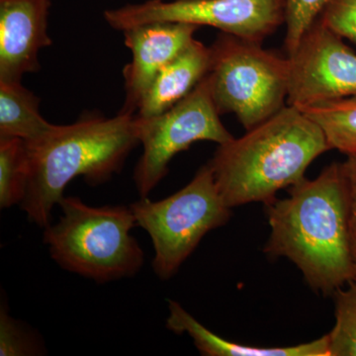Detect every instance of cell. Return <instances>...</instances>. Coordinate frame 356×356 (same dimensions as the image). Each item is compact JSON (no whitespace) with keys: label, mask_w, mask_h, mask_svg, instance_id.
Listing matches in <instances>:
<instances>
[{"label":"cell","mask_w":356,"mask_h":356,"mask_svg":"<svg viewBox=\"0 0 356 356\" xmlns=\"http://www.w3.org/2000/svg\"><path fill=\"white\" fill-rule=\"evenodd\" d=\"M135 128L143 146L134 172L140 197H147L165 178L172 159L194 143L210 140L222 145L234 138L220 119L209 74L168 111L146 118L135 115Z\"/></svg>","instance_id":"7"},{"label":"cell","mask_w":356,"mask_h":356,"mask_svg":"<svg viewBox=\"0 0 356 356\" xmlns=\"http://www.w3.org/2000/svg\"><path fill=\"white\" fill-rule=\"evenodd\" d=\"M289 193L266 203L271 233L264 252L286 257L312 289L334 295L356 280L343 165L332 163L315 179L305 177L292 185Z\"/></svg>","instance_id":"1"},{"label":"cell","mask_w":356,"mask_h":356,"mask_svg":"<svg viewBox=\"0 0 356 356\" xmlns=\"http://www.w3.org/2000/svg\"><path fill=\"white\" fill-rule=\"evenodd\" d=\"M50 7L51 0H0V81L38 72L40 50L53 43Z\"/></svg>","instance_id":"11"},{"label":"cell","mask_w":356,"mask_h":356,"mask_svg":"<svg viewBox=\"0 0 356 356\" xmlns=\"http://www.w3.org/2000/svg\"><path fill=\"white\" fill-rule=\"evenodd\" d=\"M299 109L320 126L331 149L356 154V96Z\"/></svg>","instance_id":"15"},{"label":"cell","mask_w":356,"mask_h":356,"mask_svg":"<svg viewBox=\"0 0 356 356\" xmlns=\"http://www.w3.org/2000/svg\"><path fill=\"white\" fill-rule=\"evenodd\" d=\"M25 143L29 180L19 206L41 228L50 224L51 212L72 180L83 177L93 186L104 184L120 172L140 144L135 115L122 112L113 118L88 116L70 125H55L39 139Z\"/></svg>","instance_id":"3"},{"label":"cell","mask_w":356,"mask_h":356,"mask_svg":"<svg viewBox=\"0 0 356 356\" xmlns=\"http://www.w3.org/2000/svg\"><path fill=\"white\" fill-rule=\"evenodd\" d=\"M210 50L208 74L220 115L235 114L248 131L286 106L288 58L226 33Z\"/></svg>","instance_id":"6"},{"label":"cell","mask_w":356,"mask_h":356,"mask_svg":"<svg viewBox=\"0 0 356 356\" xmlns=\"http://www.w3.org/2000/svg\"><path fill=\"white\" fill-rule=\"evenodd\" d=\"M29 180V159L25 140L0 138V207L20 205Z\"/></svg>","instance_id":"16"},{"label":"cell","mask_w":356,"mask_h":356,"mask_svg":"<svg viewBox=\"0 0 356 356\" xmlns=\"http://www.w3.org/2000/svg\"><path fill=\"white\" fill-rule=\"evenodd\" d=\"M166 327L177 334H187L194 346L205 356H330L327 336L311 343L285 348H259L245 346L222 339L204 327L184 307L168 300Z\"/></svg>","instance_id":"13"},{"label":"cell","mask_w":356,"mask_h":356,"mask_svg":"<svg viewBox=\"0 0 356 356\" xmlns=\"http://www.w3.org/2000/svg\"><path fill=\"white\" fill-rule=\"evenodd\" d=\"M329 149L320 126L287 104L243 137L219 145L208 165L225 203L234 208L273 200L304 179L309 165Z\"/></svg>","instance_id":"2"},{"label":"cell","mask_w":356,"mask_h":356,"mask_svg":"<svg viewBox=\"0 0 356 356\" xmlns=\"http://www.w3.org/2000/svg\"><path fill=\"white\" fill-rule=\"evenodd\" d=\"M334 293L336 323L327 334L330 356H356V280Z\"/></svg>","instance_id":"17"},{"label":"cell","mask_w":356,"mask_h":356,"mask_svg":"<svg viewBox=\"0 0 356 356\" xmlns=\"http://www.w3.org/2000/svg\"><path fill=\"white\" fill-rule=\"evenodd\" d=\"M288 62V105L303 108L356 96V54L318 18Z\"/></svg>","instance_id":"9"},{"label":"cell","mask_w":356,"mask_h":356,"mask_svg":"<svg viewBox=\"0 0 356 356\" xmlns=\"http://www.w3.org/2000/svg\"><path fill=\"white\" fill-rule=\"evenodd\" d=\"M43 346L20 322L9 315L6 304L0 310V355L32 356L43 355Z\"/></svg>","instance_id":"18"},{"label":"cell","mask_w":356,"mask_h":356,"mask_svg":"<svg viewBox=\"0 0 356 356\" xmlns=\"http://www.w3.org/2000/svg\"><path fill=\"white\" fill-rule=\"evenodd\" d=\"M198 29L186 23L154 22L122 31L132 53V60L123 70L126 98L122 113L137 111L159 72L193 41Z\"/></svg>","instance_id":"10"},{"label":"cell","mask_w":356,"mask_h":356,"mask_svg":"<svg viewBox=\"0 0 356 356\" xmlns=\"http://www.w3.org/2000/svg\"><path fill=\"white\" fill-rule=\"evenodd\" d=\"M211 50L194 39L163 67L143 97L137 116H156L175 106L209 74Z\"/></svg>","instance_id":"12"},{"label":"cell","mask_w":356,"mask_h":356,"mask_svg":"<svg viewBox=\"0 0 356 356\" xmlns=\"http://www.w3.org/2000/svg\"><path fill=\"white\" fill-rule=\"evenodd\" d=\"M331 0H286V46L288 55L299 44L304 33L318 19Z\"/></svg>","instance_id":"19"},{"label":"cell","mask_w":356,"mask_h":356,"mask_svg":"<svg viewBox=\"0 0 356 356\" xmlns=\"http://www.w3.org/2000/svg\"><path fill=\"white\" fill-rule=\"evenodd\" d=\"M58 206L62 217L44 227L43 236L58 266L97 283L139 273L145 255L131 233L137 222L130 206L93 207L65 196Z\"/></svg>","instance_id":"4"},{"label":"cell","mask_w":356,"mask_h":356,"mask_svg":"<svg viewBox=\"0 0 356 356\" xmlns=\"http://www.w3.org/2000/svg\"><path fill=\"white\" fill-rule=\"evenodd\" d=\"M318 19L341 38L356 44V0H331Z\"/></svg>","instance_id":"20"},{"label":"cell","mask_w":356,"mask_h":356,"mask_svg":"<svg viewBox=\"0 0 356 356\" xmlns=\"http://www.w3.org/2000/svg\"><path fill=\"white\" fill-rule=\"evenodd\" d=\"M104 19L120 31L154 22L209 26L261 44L286 22V0H147L108 9Z\"/></svg>","instance_id":"8"},{"label":"cell","mask_w":356,"mask_h":356,"mask_svg":"<svg viewBox=\"0 0 356 356\" xmlns=\"http://www.w3.org/2000/svg\"><path fill=\"white\" fill-rule=\"evenodd\" d=\"M341 165L348 184L350 254L356 273V154L346 156Z\"/></svg>","instance_id":"21"},{"label":"cell","mask_w":356,"mask_h":356,"mask_svg":"<svg viewBox=\"0 0 356 356\" xmlns=\"http://www.w3.org/2000/svg\"><path fill=\"white\" fill-rule=\"evenodd\" d=\"M39 104L21 81H0V138L30 142L50 132L55 125L42 116Z\"/></svg>","instance_id":"14"},{"label":"cell","mask_w":356,"mask_h":356,"mask_svg":"<svg viewBox=\"0 0 356 356\" xmlns=\"http://www.w3.org/2000/svg\"><path fill=\"white\" fill-rule=\"evenodd\" d=\"M137 226L149 234L154 245V273L165 281L196 250L212 229L228 222L229 208L218 191L210 165H203L195 177L163 200L147 197L131 204Z\"/></svg>","instance_id":"5"}]
</instances>
